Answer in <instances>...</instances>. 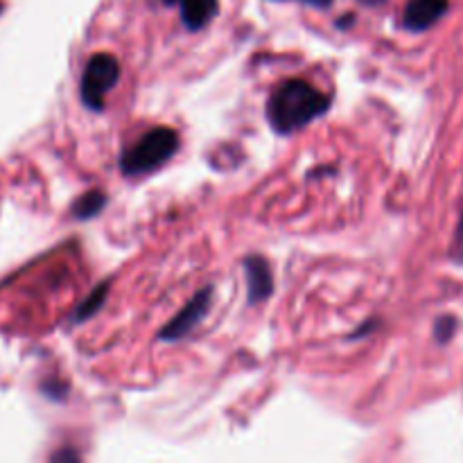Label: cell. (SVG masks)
<instances>
[{
    "instance_id": "obj_1",
    "label": "cell",
    "mask_w": 463,
    "mask_h": 463,
    "mask_svg": "<svg viewBox=\"0 0 463 463\" xmlns=\"http://www.w3.org/2000/svg\"><path fill=\"white\" fill-rule=\"evenodd\" d=\"M330 109V95L306 80H285L271 90L267 120L276 134H294Z\"/></svg>"
},
{
    "instance_id": "obj_2",
    "label": "cell",
    "mask_w": 463,
    "mask_h": 463,
    "mask_svg": "<svg viewBox=\"0 0 463 463\" xmlns=\"http://www.w3.org/2000/svg\"><path fill=\"white\" fill-rule=\"evenodd\" d=\"M176 149H179V134L170 127H156L122 154L120 172L125 176L149 175L165 165Z\"/></svg>"
},
{
    "instance_id": "obj_3",
    "label": "cell",
    "mask_w": 463,
    "mask_h": 463,
    "mask_svg": "<svg viewBox=\"0 0 463 463\" xmlns=\"http://www.w3.org/2000/svg\"><path fill=\"white\" fill-rule=\"evenodd\" d=\"M120 80V63L113 54L98 52L86 61L84 72H81V102L90 111H102L104 98L109 90Z\"/></svg>"
},
{
    "instance_id": "obj_4",
    "label": "cell",
    "mask_w": 463,
    "mask_h": 463,
    "mask_svg": "<svg viewBox=\"0 0 463 463\" xmlns=\"http://www.w3.org/2000/svg\"><path fill=\"white\" fill-rule=\"evenodd\" d=\"M213 301V288H203L194 294L188 301V306L181 312H176L175 319L165 326V328L158 333V339L163 342H179V339L188 337L194 328H197L199 321L208 315Z\"/></svg>"
},
{
    "instance_id": "obj_5",
    "label": "cell",
    "mask_w": 463,
    "mask_h": 463,
    "mask_svg": "<svg viewBox=\"0 0 463 463\" xmlns=\"http://www.w3.org/2000/svg\"><path fill=\"white\" fill-rule=\"evenodd\" d=\"M450 0H410L402 12V25L411 32H425L446 16Z\"/></svg>"
},
{
    "instance_id": "obj_6",
    "label": "cell",
    "mask_w": 463,
    "mask_h": 463,
    "mask_svg": "<svg viewBox=\"0 0 463 463\" xmlns=\"http://www.w3.org/2000/svg\"><path fill=\"white\" fill-rule=\"evenodd\" d=\"M244 274L249 283V303H262L274 294V274L262 256L244 258Z\"/></svg>"
},
{
    "instance_id": "obj_7",
    "label": "cell",
    "mask_w": 463,
    "mask_h": 463,
    "mask_svg": "<svg viewBox=\"0 0 463 463\" xmlns=\"http://www.w3.org/2000/svg\"><path fill=\"white\" fill-rule=\"evenodd\" d=\"M163 3L179 5L181 21L193 32L206 27L217 14V0H163Z\"/></svg>"
},
{
    "instance_id": "obj_8",
    "label": "cell",
    "mask_w": 463,
    "mask_h": 463,
    "mask_svg": "<svg viewBox=\"0 0 463 463\" xmlns=\"http://www.w3.org/2000/svg\"><path fill=\"white\" fill-rule=\"evenodd\" d=\"M104 206H107V194L102 190H89L80 199H75L71 213L75 220H90V217L99 215Z\"/></svg>"
},
{
    "instance_id": "obj_9",
    "label": "cell",
    "mask_w": 463,
    "mask_h": 463,
    "mask_svg": "<svg viewBox=\"0 0 463 463\" xmlns=\"http://www.w3.org/2000/svg\"><path fill=\"white\" fill-rule=\"evenodd\" d=\"M107 294H109V283L104 280L102 285H98V288H95L93 292L80 303V307H77L75 315H72V321H75V324H84V321L90 319L95 312L102 310V306L107 303Z\"/></svg>"
},
{
    "instance_id": "obj_10",
    "label": "cell",
    "mask_w": 463,
    "mask_h": 463,
    "mask_svg": "<svg viewBox=\"0 0 463 463\" xmlns=\"http://www.w3.org/2000/svg\"><path fill=\"white\" fill-rule=\"evenodd\" d=\"M455 317H441V319L437 321V328H434V335H437V339L441 344H446L448 339L452 337V333H455Z\"/></svg>"
},
{
    "instance_id": "obj_11",
    "label": "cell",
    "mask_w": 463,
    "mask_h": 463,
    "mask_svg": "<svg viewBox=\"0 0 463 463\" xmlns=\"http://www.w3.org/2000/svg\"><path fill=\"white\" fill-rule=\"evenodd\" d=\"M457 247L463 249V213H461V222H459V229H457Z\"/></svg>"
},
{
    "instance_id": "obj_12",
    "label": "cell",
    "mask_w": 463,
    "mask_h": 463,
    "mask_svg": "<svg viewBox=\"0 0 463 463\" xmlns=\"http://www.w3.org/2000/svg\"><path fill=\"white\" fill-rule=\"evenodd\" d=\"M52 459L54 461H57V459H77V457L72 455V452H59V455H54Z\"/></svg>"
},
{
    "instance_id": "obj_13",
    "label": "cell",
    "mask_w": 463,
    "mask_h": 463,
    "mask_svg": "<svg viewBox=\"0 0 463 463\" xmlns=\"http://www.w3.org/2000/svg\"><path fill=\"white\" fill-rule=\"evenodd\" d=\"M360 3L369 5V7H375V5H383V3H384V0H360Z\"/></svg>"
},
{
    "instance_id": "obj_14",
    "label": "cell",
    "mask_w": 463,
    "mask_h": 463,
    "mask_svg": "<svg viewBox=\"0 0 463 463\" xmlns=\"http://www.w3.org/2000/svg\"><path fill=\"white\" fill-rule=\"evenodd\" d=\"M0 14H3V3H0Z\"/></svg>"
}]
</instances>
